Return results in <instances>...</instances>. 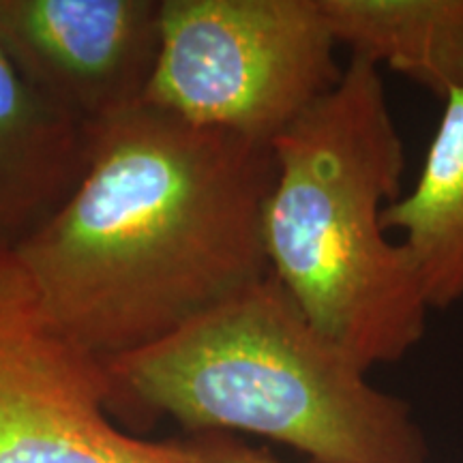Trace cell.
I'll use <instances>...</instances> for the list:
<instances>
[{
    "label": "cell",
    "mask_w": 463,
    "mask_h": 463,
    "mask_svg": "<svg viewBox=\"0 0 463 463\" xmlns=\"http://www.w3.org/2000/svg\"><path fill=\"white\" fill-rule=\"evenodd\" d=\"M78 187L14 245L45 309L108 361L157 344L270 275L273 144L140 101L86 129Z\"/></svg>",
    "instance_id": "obj_1"
},
{
    "label": "cell",
    "mask_w": 463,
    "mask_h": 463,
    "mask_svg": "<svg viewBox=\"0 0 463 463\" xmlns=\"http://www.w3.org/2000/svg\"><path fill=\"white\" fill-rule=\"evenodd\" d=\"M273 157L270 275L364 369L403 358L431 309L408 249L384 230L405 150L380 69L350 58L339 82L275 137Z\"/></svg>",
    "instance_id": "obj_2"
},
{
    "label": "cell",
    "mask_w": 463,
    "mask_h": 463,
    "mask_svg": "<svg viewBox=\"0 0 463 463\" xmlns=\"http://www.w3.org/2000/svg\"><path fill=\"white\" fill-rule=\"evenodd\" d=\"M112 410L170 416L184 433H249L314 463H427L405 399L375 389L269 275L157 344L108 358Z\"/></svg>",
    "instance_id": "obj_3"
},
{
    "label": "cell",
    "mask_w": 463,
    "mask_h": 463,
    "mask_svg": "<svg viewBox=\"0 0 463 463\" xmlns=\"http://www.w3.org/2000/svg\"><path fill=\"white\" fill-rule=\"evenodd\" d=\"M337 48L320 0H161L142 101L273 144L339 82Z\"/></svg>",
    "instance_id": "obj_4"
},
{
    "label": "cell",
    "mask_w": 463,
    "mask_h": 463,
    "mask_svg": "<svg viewBox=\"0 0 463 463\" xmlns=\"http://www.w3.org/2000/svg\"><path fill=\"white\" fill-rule=\"evenodd\" d=\"M0 463H172L114 420L106 363L58 326L14 262H0Z\"/></svg>",
    "instance_id": "obj_5"
},
{
    "label": "cell",
    "mask_w": 463,
    "mask_h": 463,
    "mask_svg": "<svg viewBox=\"0 0 463 463\" xmlns=\"http://www.w3.org/2000/svg\"><path fill=\"white\" fill-rule=\"evenodd\" d=\"M159 15L161 0H0V52L89 129L144 99Z\"/></svg>",
    "instance_id": "obj_6"
},
{
    "label": "cell",
    "mask_w": 463,
    "mask_h": 463,
    "mask_svg": "<svg viewBox=\"0 0 463 463\" xmlns=\"http://www.w3.org/2000/svg\"><path fill=\"white\" fill-rule=\"evenodd\" d=\"M86 127L39 95L0 52V241L17 245L78 187Z\"/></svg>",
    "instance_id": "obj_7"
},
{
    "label": "cell",
    "mask_w": 463,
    "mask_h": 463,
    "mask_svg": "<svg viewBox=\"0 0 463 463\" xmlns=\"http://www.w3.org/2000/svg\"><path fill=\"white\" fill-rule=\"evenodd\" d=\"M339 48L447 101L463 90V0H320Z\"/></svg>",
    "instance_id": "obj_8"
},
{
    "label": "cell",
    "mask_w": 463,
    "mask_h": 463,
    "mask_svg": "<svg viewBox=\"0 0 463 463\" xmlns=\"http://www.w3.org/2000/svg\"><path fill=\"white\" fill-rule=\"evenodd\" d=\"M412 258L431 311L463 300V90L444 101L414 187L384 213Z\"/></svg>",
    "instance_id": "obj_9"
},
{
    "label": "cell",
    "mask_w": 463,
    "mask_h": 463,
    "mask_svg": "<svg viewBox=\"0 0 463 463\" xmlns=\"http://www.w3.org/2000/svg\"><path fill=\"white\" fill-rule=\"evenodd\" d=\"M161 447L172 463H283L230 433H184L161 439Z\"/></svg>",
    "instance_id": "obj_10"
}]
</instances>
